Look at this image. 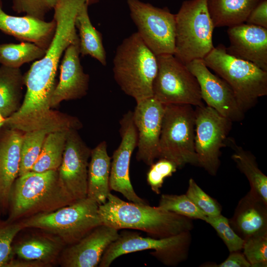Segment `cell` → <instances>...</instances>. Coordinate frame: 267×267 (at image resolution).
<instances>
[{
    "label": "cell",
    "mask_w": 267,
    "mask_h": 267,
    "mask_svg": "<svg viewBox=\"0 0 267 267\" xmlns=\"http://www.w3.org/2000/svg\"><path fill=\"white\" fill-rule=\"evenodd\" d=\"M150 167L147 181L152 190L159 194L165 178L171 177L178 168L174 163L164 158L159 159Z\"/></svg>",
    "instance_id": "36"
},
{
    "label": "cell",
    "mask_w": 267,
    "mask_h": 267,
    "mask_svg": "<svg viewBox=\"0 0 267 267\" xmlns=\"http://www.w3.org/2000/svg\"><path fill=\"white\" fill-rule=\"evenodd\" d=\"M24 76L19 68L0 66V112L6 119L20 107Z\"/></svg>",
    "instance_id": "26"
},
{
    "label": "cell",
    "mask_w": 267,
    "mask_h": 267,
    "mask_svg": "<svg viewBox=\"0 0 267 267\" xmlns=\"http://www.w3.org/2000/svg\"><path fill=\"white\" fill-rule=\"evenodd\" d=\"M203 60L230 86L244 113L267 95V71L228 54L222 44L214 46Z\"/></svg>",
    "instance_id": "4"
},
{
    "label": "cell",
    "mask_w": 267,
    "mask_h": 267,
    "mask_svg": "<svg viewBox=\"0 0 267 267\" xmlns=\"http://www.w3.org/2000/svg\"><path fill=\"white\" fill-rule=\"evenodd\" d=\"M185 194L206 216L214 217L222 214V207L218 201L206 193L192 178L189 179Z\"/></svg>",
    "instance_id": "33"
},
{
    "label": "cell",
    "mask_w": 267,
    "mask_h": 267,
    "mask_svg": "<svg viewBox=\"0 0 267 267\" xmlns=\"http://www.w3.org/2000/svg\"><path fill=\"white\" fill-rule=\"evenodd\" d=\"M4 120L5 119L2 117L0 112V124H3L4 122Z\"/></svg>",
    "instance_id": "40"
},
{
    "label": "cell",
    "mask_w": 267,
    "mask_h": 267,
    "mask_svg": "<svg viewBox=\"0 0 267 267\" xmlns=\"http://www.w3.org/2000/svg\"><path fill=\"white\" fill-rule=\"evenodd\" d=\"M185 66L197 79L202 99L206 105L232 122L243 119L244 113L239 108L231 88L209 70L203 59L193 60Z\"/></svg>",
    "instance_id": "15"
},
{
    "label": "cell",
    "mask_w": 267,
    "mask_h": 267,
    "mask_svg": "<svg viewBox=\"0 0 267 267\" xmlns=\"http://www.w3.org/2000/svg\"><path fill=\"white\" fill-rule=\"evenodd\" d=\"M260 0H207L214 27H231L245 22Z\"/></svg>",
    "instance_id": "23"
},
{
    "label": "cell",
    "mask_w": 267,
    "mask_h": 267,
    "mask_svg": "<svg viewBox=\"0 0 267 267\" xmlns=\"http://www.w3.org/2000/svg\"><path fill=\"white\" fill-rule=\"evenodd\" d=\"M246 23L267 29V0H260L248 15Z\"/></svg>",
    "instance_id": "38"
},
{
    "label": "cell",
    "mask_w": 267,
    "mask_h": 267,
    "mask_svg": "<svg viewBox=\"0 0 267 267\" xmlns=\"http://www.w3.org/2000/svg\"><path fill=\"white\" fill-rule=\"evenodd\" d=\"M3 125V124H0V130L1 128L2 127Z\"/></svg>",
    "instance_id": "41"
},
{
    "label": "cell",
    "mask_w": 267,
    "mask_h": 267,
    "mask_svg": "<svg viewBox=\"0 0 267 267\" xmlns=\"http://www.w3.org/2000/svg\"><path fill=\"white\" fill-rule=\"evenodd\" d=\"M46 236H34L17 243L13 252L21 259L49 262L58 254L61 247V240Z\"/></svg>",
    "instance_id": "27"
},
{
    "label": "cell",
    "mask_w": 267,
    "mask_h": 267,
    "mask_svg": "<svg viewBox=\"0 0 267 267\" xmlns=\"http://www.w3.org/2000/svg\"><path fill=\"white\" fill-rule=\"evenodd\" d=\"M203 221L215 230L229 253L242 250L245 241L234 231L227 218L221 214L214 217L206 216Z\"/></svg>",
    "instance_id": "32"
},
{
    "label": "cell",
    "mask_w": 267,
    "mask_h": 267,
    "mask_svg": "<svg viewBox=\"0 0 267 267\" xmlns=\"http://www.w3.org/2000/svg\"><path fill=\"white\" fill-rule=\"evenodd\" d=\"M214 267H251L243 253L240 251L230 252L228 257L222 263Z\"/></svg>",
    "instance_id": "39"
},
{
    "label": "cell",
    "mask_w": 267,
    "mask_h": 267,
    "mask_svg": "<svg viewBox=\"0 0 267 267\" xmlns=\"http://www.w3.org/2000/svg\"><path fill=\"white\" fill-rule=\"evenodd\" d=\"M91 151L77 130L68 132L62 160L57 170L61 186L75 201L87 197Z\"/></svg>",
    "instance_id": "12"
},
{
    "label": "cell",
    "mask_w": 267,
    "mask_h": 267,
    "mask_svg": "<svg viewBox=\"0 0 267 267\" xmlns=\"http://www.w3.org/2000/svg\"><path fill=\"white\" fill-rule=\"evenodd\" d=\"M79 42L70 44L65 49L60 66L59 81L50 101L55 107L64 100L81 98L89 89V75L85 73L80 59Z\"/></svg>",
    "instance_id": "17"
},
{
    "label": "cell",
    "mask_w": 267,
    "mask_h": 267,
    "mask_svg": "<svg viewBox=\"0 0 267 267\" xmlns=\"http://www.w3.org/2000/svg\"><path fill=\"white\" fill-rule=\"evenodd\" d=\"M24 227L21 223L0 222V267H6L13 255L12 243Z\"/></svg>",
    "instance_id": "35"
},
{
    "label": "cell",
    "mask_w": 267,
    "mask_h": 267,
    "mask_svg": "<svg viewBox=\"0 0 267 267\" xmlns=\"http://www.w3.org/2000/svg\"><path fill=\"white\" fill-rule=\"evenodd\" d=\"M70 130L52 132L47 134L40 154L31 171L43 172L58 170L62 160Z\"/></svg>",
    "instance_id": "28"
},
{
    "label": "cell",
    "mask_w": 267,
    "mask_h": 267,
    "mask_svg": "<svg viewBox=\"0 0 267 267\" xmlns=\"http://www.w3.org/2000/svg\"><path fill=\"white\" fill-rule=\"evenodd\" d=\"M242 250L251 267H267V234L254 236L246 239Z\"/></svg>",
    "instance_id": "34"
},
{
    "label": "cell",
    "mask_w": 267,
    "mask_h": 267,
    "mask_svg": "<svg viewBox=\"0 0 267 267\" xmlns=\"http://www.w3.org/2000/svg\"><path fill=\"white\" fill-rule=\"evenodd\" d=\"M98 209L96 202L86 197L55 211L31 216L21 223L24 228L42 229L71 245L101 224Z\"/></svg>",
    "instance_id": "6"
},
{
    "label": "cell",
    "mask_w": 267,
    "mask_h": 267,
    "mask_svg": "<svg viewBox=\"0 0 267 267\" xmlns=\"http://www.w3.org/2000/svg\"><path fill=\"white\" fill-rule=\"evenodd\" d=\"M48 133L49 132L46 130H34L26 132L23 134L18 176L31 171L39 157Z\"/></svg>",
    "instance_id": "30"
},
{
    "label": "cell",
    "mask_w": 267,
    "mask_h": 267,
    "mask_svg": "<svg viewBox=\"0 0 267 267\" xmlns=\"http://www.w3.org/2000/svg\"><path fill=\"white\" fill-rule=\"evenodd\" d=\"M56 22L28 15L15 16L5 13L0 0V30L17 40L31 42L47 49L54 35Z\"/></svg>",
    "instance_id": "19"
},
{
    "label": "cell",
    "mask_w": 267,
    "mask_h": 267,
    "mask_svg": "<svg viewBox=\"0 0 267 267\" xmlns=\"http://www.w3.org/2000/svg\"><path fill=\"white\" fill-rule=\"evenodd\" d=\"M158 206L192 220L203 221L206 215L185 194H162Z\"/></svg>",
    "instance_id": "31"
},
{
    "label": "cell",
    "mask_w": 267,
    "mask_h": 267,
    "mask_svg": "<svg viewBox=\"0 0 267 267\" xmlns=\"http://www.w3.org/2000/svg\"><path fill=\"white\" fill-rule=\"evenodd\" d=\"M120 125L121 141L114 152L111 162L110 189L121 193L130 202L147 204L135 192L130 180V161L137 142V133L133 119V111L129 110L123 115Z\"/></svg>",
    "instance_id": "14"
},
{
    "label": "cell",
    "mask_w": 267,
    "mask_h": 267,
    "mask_svg": "<svg viewBox=\"0 0 267 267\" xmlns=\"http://www.w3.org/2000/svg\"><path fill=\"white\" fill-rule=\"evenodd\" d=\"M88 166L87 197L98 205L104 204L110 193L109 177L111 157L105 141L91 149Z\"/></svg>",
    "instance_id": "22"
},
{
    "label": "cell",
    "mask_w": 267,
    "mask_h": 267,
    "mask_svg": "<svg viewBox=\"0 0 267 267\" xmlns=\"http://www.w3.org/2000/svg\"><path fill=\"white\" fill-rule=\"evenodd\" d=\"M23 135L19 130L6 128L0 133V205L3 208L8 206L12 186L18 177Z\"/></svg>",
    "instance_id": "21"
},
{
    "label": "cell",
    "mask_w": 267,
    "mask_h": 267,
    "mask_svg": "<svg viewBox=\"0 0 267 267\" xmlns=\"http://www.w3.org/2000/svg\"><path fill=\"white\" fill-rule=\"evenodd\" d=\"M195 124V111L193 106L165 105L159 159L173 162L178 169L187 164L198 166L194 147Z\"/></svg>",
    "instance_id": "7"
},
{
    "label": "cell",
    "mask_w": 267,
    "mask_h": 267,
    "mask_svg": "<svg viewBox=\"0 0 267 267\" xmlns=\"http://www.w3.org/2000/svg\"><path fill=\"white\" fill-rule=\"evenodd\" d=\"M196 107L194 147L198 166L214 176L220 166L221 149L226 147L232 122L207 105Z\"/></svg>",
    "instance_id": "11"
},
{
    "label": "cell",
    "mask_w": 267,
    "mask_h": 267,
    "mask_svg": "<svg viewBox=\"0 0 267 267\" xmlns=\"http://www.w3.org/2000/svg\"><path fill=\"white\" fill-rule=\"evenodd\" d=\"M175 17L174 55L184 65L195 59H203L214 47L215 27L207 0H184Z\"/></svg>",
    "instance_id": "5"
},
{
    "label": "cell",
    "mask_w": 267,
    "mask_h": 267,
    "mask_svg": "<svg viewBox=\"0 0 267 267\" xmlns=\"http://www.w3.org/2000/svg\"><path fill=\"white\" fill-rule=\"evenodd\" d=\"M75 201L61 186L58 170L30 171L18 176L14 182L7 221L52 212Z\"/></svg>",
    "instance_id": "2"
},
{
    "label": "cell",
    "mask_w": 267,
    "mask_h": 267,
    "mask_svg": "<svg viewBox=\"0 0 267 267\" xmlns=\"http://www.w3.org/2000/svg\"><path fill=\"white\" fill-rule=\"evenodd\" d=\"M114 78L121 90L136 102L153 96L158 70L157 56L138 33L123 40L113 61Z\"/></svg>",
    "instance_id": "3"
},
{
    "label": "cell",
    "mask_w": 267,
    "mask_h": 267,
    "mask_svg": "<svg viewBox=\"0 0 267 267\" xmlns=\"http://www.w3.org/2000/svg\"><path fill=\"white\" fill-rule=\"evenodd\" d=\"M89 6L87 3L83 4L75 18V27L79 31L80 54L83 57L89 55L103 66H106L107 56L102 36L90 21L88 10Z\"/></svg>",
    "instance_id": "24"
},
{
    "label": "cell",
    "mask_w": 267,
    "mask_h": 267,
    "mask_svg": "<svg viewBox=\"0 0 267 267\" xmlns=\"http://www.w3.org/2000/svg\"><path fill=\"white\" fill-rule=\"evenodd\" d=\"M165 105L153 96L136 103L133 119L137 133L136 158L150 166L159 159Z\"/></svg>",
    "instance_id": "13"
},
{
    "label": "cell",
    "mask_w": 267,
    "mask_h": 267,
    "mask_svg": "<svg viewBox=\"0 0 267 267\" xmlns=\"http://www.w3.org/2000/svg\"><path fill=\"white\" fill-rule=\"evenodd\" d=\"M46 50L28 42L0 44V64L8 67L20 68L24 63L42 58Z\"/></svg>",
    "instance_id": "29"
},
{
    "label": "cell",
    "mask_w": 267,
    "mask_h": 267,
    "mask_svg": "<svg viewBox=\"0 0 267 267\" xmlns=\"http://www.w3.org/2000/svg\"><path fill=\"white\" fill-rule=\"evenodd\" d=\"M228 220L232 229L244 241L267 234V203L249 190L239 200Z\"/></svg>",
    "instance_id": "20"
},
{
    "label": "cell",
    "mask_w": 267,
    "mask_h": 267,
    "mask_svg": "<svg viewBox=\"0 0 267 267\" xmlns=\"http://www.w3.org/2000/svg\"><path fill=\"white\" fill-rule=\"evenodd\" d=\"M226 52L267 71V29L244 23L228 27Z\"/></svg>",
    "instance_id": "16"
},
{
    "label": "cell",
    "mask_w": 267,
    "mask_h": 267,
    "mask_svg": "<svg viewBox=\"0 0 267 267\" xmlns=\"http://www.w3.org/2000/svg\"><path fill=\"white\" fill-rule=\"evenodd\" d=\"M192 236L190 231L162 238L143 237L124 231L104 251L99 267H109L117 258L137 251L153 250L151 254L166 266L176 267L188 257Z\"/></svg>",
    "instance_id": "8"
},
{
    "label": "cell",
    "mask_w": 267,
    "mask_h": 267,
    "mask_svg": "<svg viewBox=\"0 0 267 267\" xmlns=\"http://www.w3.org/2000/svg\"><path fill=\"white\" fill-rule=\"evenodd\" d=\"M59 0H13L12 9L35 18L44 20L46 13L54 8Z\"/></svg>",
    "instance_id": "37"
},
{
    "label": "cell",
    "mask_w": 267,
    "mask_h": 267,
    "mask_svg": "<svg viewBox=\"0 0 267 267\" xmlns=\"http://www.w3.org/2000/svg\"><path fill=\"white\" fill-rule=\"evenodd\" d=\"M225 145L233 150L231 158L247 178L250 191L267 203V177L259 168L256 157L251 152L237 144L233 137H227Z\"/></svg>",
    "instance_id": "25"
},
{
    "label": "cell",
    "mask_w": 267,
    "mask_h": 267,
    "mask_svg": "<svg viewBox=\"0 0 267 267\" xmlns=\"http://www.w3.org/2000/svg\"><path fill=\"white\" fill-rule=\"evenodd\" d=\"M118 230L101 224L64 252L62 265L66 267H95L109 245L119 236Z\"/></svg>",
    "instance_id": "18"
},
{
    "label": "cell",
    "mask_w": 267,
    "mask_h": 267,
    "mask_svg": "<svg viewBox=\"0 0 267 267\" xmlns=\"http://www.w3.org/2000/svg\"><path fill=\"white\" fill-rule=\"evenodd\" d=\"M156 56L158 70L153 96L164 105H204L198 81L185 65L172 54Z\"/></svg>",
    "instance_id": "9"
},
{
    "label": "cell",
    "mask_w": 267,
    "mask_h": 267,
    "mask_svg": "<svg viewBox=\"0 0 267 267\" xmlns=\"http://www.w3.org/2000/svg\"><path fill=\"white\" fill-rule=\"evenodd\" d=\"M98 213L101 224L118 230H141L155 238L191 231L194 227L192 219L159 206L126 202L110 192L106 202L98 205Z\"/></svg>",
    "instance_id": "1"
},
{
    "label": "cell",
    "mask_w": 267,
    "mask_h": 267,
    "mask_svg": "<svg viewBox=\"0 0 267 267\" xmlns=\"http://www.w3.org/2000/svg\"><path fill=\"white\" fill-rule=\"evenodd\" d=\"M127 4L137 32L154 54H174L175 14L167 7H155L139 0H127Z\"/></svg>",
    "instance_id": "10"
}]
</instances>
